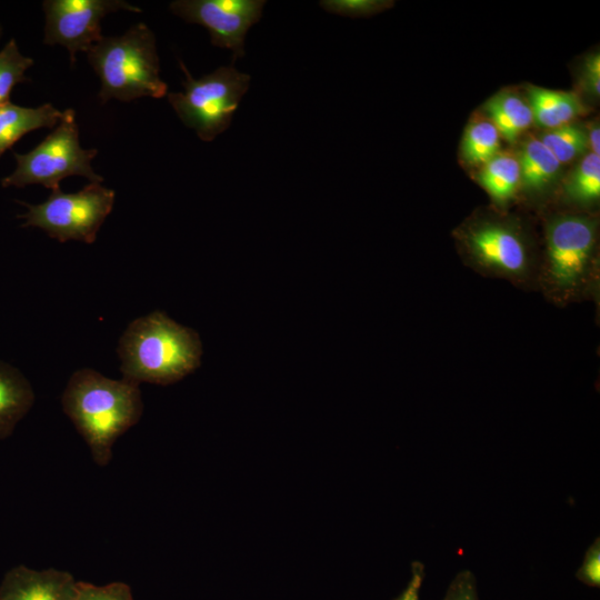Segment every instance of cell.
<instances>
[{"label":"cell","mask_w":600,"mask_h":600,"mask_svg":"<svg viewBox=\"0 0 600 600\" xmlns=\"http://www.w3.org/2000/svg\"><path fill=\"white\" fill-rule=\"evenodd\" d=\"M61 404L99 466L110 462L114 442L140 420L143 411L138 383L110 379L89 368L71 374Z\"/></svg>","instance_id":"obj_1"},{"label":"cell","mask_w":600,"mask_h":600,"mask_svg":"<svg viewBox=\"0 0 600 600\" xmlns=\"http://www.w3.org/2000/svg\"><path fill=\"white\" fill-rule=\"evenodd\" d=\"M117 352L123 379L169 384L200 366L202 347L194 330L153 311L130 322Z\"/></svg>","instance_id":"obj_2"},{"label":"cell","mask_w":600,"mask_h":600,"mask_svg":"<svg viewBox=\"0 0 600 600\" xmlns=\"http://www.w3.org/2000/svg\"><path fill=\"white\" fill-rule=\"evenodd\" d=\"M86 53L100 80L102 104L110 99L130 102L168 94L160 77L156 37L146 23H136L121 36L102 37Z\"/></svg>","instance_id":"obj_3"},{"label":"cell","mask_w":600,"mask_h":600,"mask_svg":"<svg viewBox=\"0 0 600 600\" xmlns=\"http://www.w3.org/2000/svg\"><path fill=\"white\" fill-rule=\"evenodd\" d=\"M79 138L76 111L63 110L59 123L39 144L26 153L13 152L16 168L1 179V186L23 188L41 184L54 190L60 188L61 180L70 176L101 183L103 177L91 164L98 149L82 148Z\"/></svg>","instance_id":"obj_4"},{"label":"cell","mask_w":600,"mask_h":600,"mask_svg":"<svg viewBox=\"0 0 600 600\" xmlns=\"http://www.w3.org/2000/svg\"><path fill=\"white\" fill-rule=\"evenodd\" d=\"M180 67L186 74L184 91L169 92L168 101L180 120L202 141H212L229 128L249 88L250 76L233 66H224L196 79L181 61Z\"/></svg>","instance_id":"obj_5"},{"label":"cell","mask_w":600,"mask_h":600,"mask_svg":"<svg viewBox=\"0 0 600 600\" xmlns=\"http://www.w3.org/2000/svg\"><path fill=\"white\" fill-rule=\"evenodd\" d=\"M597 221L581 214H560L546 227L543 281L551 296L569 301L587 286L593 267Z\"/></svg>","instance_id":"obj_6"},{"label":"cell","mask_w":600,"mask_h":600,"mask_svg":"<svg viewBox=\"0 0 600 600\" xmlns=\"http://www.w3.org/2000/svg\"><path fill=\"white\" fill-rule=\"evenodd\" d=\"M114 199V190L99 182L71 193L58 188L39 204L17 201L26 207V212L18 217L24 220L22 228L41 229L59 242L77 240L90 244L112 211Z\"/></svg>","instance_id":"obj_7"},{"label":"cell","mask_w":600,"mask_h":600,"mask_svg":"<svg viewBox=\"0 0 600 600\" xmlns=\"http://www.w3.org/2000/svg\"><path fill=\"white\" fill-rule=\"evenodd\" d=\"M459 238L469 261L480 272L514 282H526L532 277L528 242L514 226L481 220L466 227Z\"/></svg>","instance_id":"obj_8"},{"label":"cell","mask_w":600,"mask_h":600,"mask_svg":"<svg viewBox=\"0 0 600 600\" xmlns=\"http://www.w3.org/2000/svg\"><path fill=\"white\" fill-rule=\"evenodd\" d=\"M46 44H60L69 52L71 64L78 52H87L103 36L102 19L117 11L141 12L123 0H44Z\"/></svg>","instance_id":"obj_9"},{"label":"cell","mask_w":600,"mask_h":600,"mask_svg":"<svg viewBox=\"0 0 600 600\" xmlns=\"http://www.w3.org/2000/svg\"><path fill=\"white\" fill-rule=\"evenodd\" d=\"M264 4L263 0H176L169 7L186 22L204 27L211 43L230 49L236 60L244 56L246 34L260 20Z\"/></svg>","instance_id":"obj_10"},{"label":"cell","mask_w":600,"mask_h":600,"mask_svg":"<svg viewBox=\"0 0 600 600\" xmlns=\"http://www.w3.org/2000/svg\"><path fill=\"white\" fill-rule=\"evenodd\" d=\"M79 581L68 571L19 564L0 582V600H74Z\"/></svg>","instance_id":"obj_11"},{"label":"cell","mask_w":600,"mask_h":600,"mask_svg":"<svg viewBox=\"0 0 600 600\" xmlns=\"http://www.w3.org/2000/svg\"><path fill=\"white\" fill-rule=\"evenodd\" d=\"M63 116L50 102L36 108L21 107L11 101L0 106V158L27 133L54 128Z\"/></svg>","instance_id":"obj_12"},{"label":"cell","mask_w":600,"mask_h":600,"mask_svg":"<svg viewBox=\"0 0 600 600\" xmlns=\"http://www.w3.org/2000/svg\"><path fill=\"white\" fill-rule=\"evenodd\" d=\"M33 403L30 381L18 368L0 360V440L13 433Z\"/></svg>","instance_id":"obj_13"},{"label":"cell","mask_w":600,"mask_h":600,"mask_svg":"<svg viewBox=\"0 0 600 600\" xmlns=\"http://www.w3.org/2000/svg\"><path fill=\"white\" fill-rule=\"evenodd\" d=\"M527 92L533 122L540 127L558 128L570 123L571 120L584 112L582 101L573 92L536 86H529Z\"/></svg>","instance_id":"obj_14"},{"label":"cell","mask_w":600,"mask_h":600,"mask_svg":"<svg viewBox=\"0 0 600 600\" xmlns=\"http://www.w3.org/2000/svg\"><path fill=\"white\" fill-rule=\"evenodd\" d=\"M520 186L531 193H542L558 178L561 163L536 138L527 140L519 152Z\"/></svg>","instance_id":"obj_15"},{"label":"cell","mask_w":600,"mask_h":600,"mask_svg":"<svg viewBox=\"0 0 600 600\" xmlns=\"http://www.w3.org/2000/svg\"><path fill=\"white\" fill-rule=\"evenodd\" d=\"M484 111L501 138L509 142H514L533 123L529 102L516 92L493 96L486 102Z\"/></svg>","instance_id":"obj_16"},{"label":"cell","mask_w":600,"mask_h":600,"mask_svg":"<svg viewBox=\"0 0 600 600\" xmlns=\"http://www.w3.org/2000/svg\"><path fill=\"white\" fill-rule=\"evenodd\" d=\"M477 180L497 203L509 202L520 186L518 157L509 152H499L482 164Z\"/></svg>","instance_id":"obj_17"},{"label":"cell","mask_w":600,"mask_h":600,"mask_svg":"<svg viewBox=\"0 0 600 600\" xmlns=\"http://www.w3.org/2000/svg\"><path fill=\"white\" fill-rule=\"evenodd\" d=\"M501 136L489 119L471 122L461 140V157L472 166L484 164L500 152Z\"/></svg>","instance_id":"obj_18"},{"label":"cell","mask_w":600,"mask_h":600,"mask_svg":"<svg viewBox=\"0 0 600 600\" xmlns=\"http://www.w3.org/2000/svg\"><path fill=\"white\" fill-rule=\"evenodd\" d=\"M569 201L579 204L596 203L600 199V156L592 152L583 154L563 183Z\"/></svg>","instance_id":"obj_19"},{"label":"cell","mask_w":600,"mask_h":600,"mask_svg":"<svg viewBox=\"0 0 600 600\" xmlns=\"http://www.w3.org/2000/svg\"><path fill=\"white\" fill-rule=\"evenodd\" d=\"M539 140L561 164L586 154L589 149L587 132L572 123L549 129Z\"/></svg>","instance_id":"obj_20"},{"label":"cell","mask_w":600,"mask_h":600,"mask_svg":"<svg viewBox=\"0 0 600 600\" xmlns=\"http://www.w3.org/2000/svg\"><path fill=\"white\" fill-rule=\"evenodd\" d=\"M33 63L32 58L21 53L14 38L0 50V106L10 101V94L18 83L30 81L26 72Z\"/></svg>","instance_id":"obj_21"},{"label":"cell","mask_w":600,"mask_h":600,"mask_svg":"<svg viewBox=\"0 0 600 600\" xmlns=\"http://www.w3.org/2000/svg\"><path fill=\"white\" fill-rule=\"evenodd\" d=\"M381 0H322L319 6L327 12L346 17H369L391 7Z\"/></svg>","instance_id":"obj_22"},{"label":"cell","mask_w":600,"mask_h":600,"mask_svg":"<svg viewBox=\"0 0 600 600\" xmlns=\"http://www.w3.org/2000/svg\"><path fill=\"white\" fill-rule=\"evenodd\" d=\"M74 600H133L131 589L123 582L97 586L79 581Z\"/></svg>","instance_id":"obj_23"},{"label":"cell","mask_w":600,"mask_h":600,"mask_svg":"<svg viewBox=\"0 0 600 600\" xmlns=\"http://www.w3.org/2000/svg\"><path fill=\"white\" fill-rule=\"evenodd\" d=\"M576 578L583 584L592 588L600 586V540L597 538L587 549L581 567Z\"/></svg>","instance_id":"obj_24"},{"label":"cell","mask_w":600,"mask_h":600,"mask_svg":"<svg viewBox=\"0 0 600 600\" xmlns=\"http://www.w3.org/2000/svg\"><path fill=\"white\" fill-rule=\"evenodd\" d=\"M442 600H478L474 574L470 570L460 571L449 584Z\"/></svg>","instance_id":"obj_25"},{"label":"cell","mask_w":600,"mask_h":600,"mask_svg":"<svg viewBox=\"0 0 600 600\" xmlns=\"http://www.w3.org/2000/svg\"><path fill=\"white\" fill-rule=\"evenodd\" d=\"M583 84L588 91L599 97L600 94V56L599 53H593L588 57L583 66Z\"/></svg>","instance_id":"obj_26"},{"label":"cell","mask_w":600,"mask_h":600,"mask_svg":"<svg viewBox=\"0 0 600 600\" xmlns=\"http://www.w3.org/2000/svg\"><path fill=\"white\" fill-rule=\"evenodd\" d=\"M424 578V566L414 561L411 564V578L404 590L394 600H420V589Z\"/></svg>","instance_id":"obj_27"},{"label":"cell","mask_w":600,"mask_h":600,"mask_svg":"<svg viewBox=\"0 0 600 600\" xmlns=\"http://www.w3.org/2000/svg\"><path fill=\"white\" fill-rule=\"evenodd\" d=\"M588 137V144L591 149L590 152L599 156L600 154V128L598 123H592L589 130V133H587Z\"/></svg>","instance_id":"obj_28"},{"label":"cell","mask_w":600,"mask_h":600,"mask_svg":"<svg viewBox=\"0 0 600 600\" xmlns=\"http://www.w3.org/2000/svg\"><path fill=\"white\" fill-rule=\"evenodd\" d=\"M2 32H3V28H2V26H1V23H0V38H1V36H2Z\"/></svg>","instance_id":"obj_29"}]
</instances>
